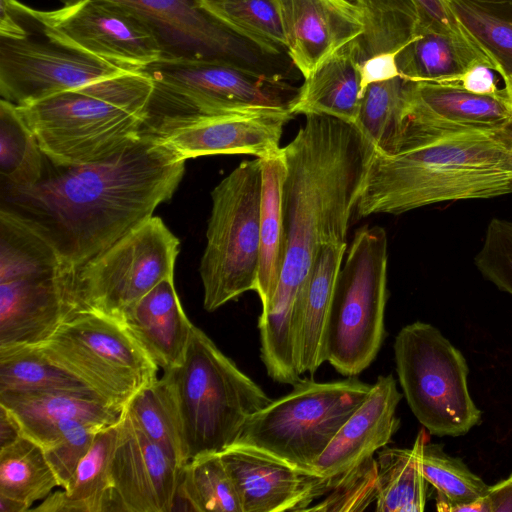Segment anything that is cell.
Masks as SVG:
<instances>
[{
  "mask_svg": "<svg viewBox=\"0 0 512 512\" xmlns=\"http://www.w3.org/2000/svg\"><path fill=\"white\" fill-rule=\"evenodd\" d=\"M71 271L62 265L0 282V347L42 343L73 314Z\"/></svg>",
  "mask_w": 512,
  "mask_h": 512,
  "instance_id": "obj_20",
  "label": "cell"
},
{
  "mask_svg": "<svg viewBox=\"0 0 512 512\" xmlns=\"http://www.w3.org/2000/svg\"><path fill=\"white\" fill-rule=\"evenodd\" d=\"M485 498L489 512H512V473L504 480L488 486Z\"/></svg>",
  "mask_w": 512,
  "mask_h": 512,
  "instance_id": "obj_47",
  "label": "cell"
},
{
  "mask_svg": "<svg viewBox=\"0 0 512 512\" xmlns=\"http://www.w3.org/2000/svg\"><path fill=\"white\" fill-rule=\"evenodd\" d=\"M261 163L260 256L255 292L261 300L262 308H265L275 294L283 265L282 190L286 163L282 149L261 158Z\"/></svg>",
  "mask_w": 512,
  "mask_h": 512,
  "instance_id": "obj_29",
  "label": "cell"
},
{
  "mask_svg": "<svg viewBox=\"0 0 512 512\" xmlns=\"http://www.w3.org/2000/svg\"><path fill=\"white\" fill-rule=\"evenodd\" d=\"M46 157L16 106L0 101V188L27 187L43 176Z\"/></svg>",
  "mask_w": 512,
  "mask_h": 512,
  "instance_id": "obj_35",
  "label": "cell"
},
{
  "mask_svg": "<svg viewBox=\"0 0 512 512\" xmlns=\"http://www.w3.org/2000/svg\"><path fill=\"white\" fill-rule=\"evenodd\" d=\"M447 2L502 79L512 77V6L486 7L467 0Z\"/></svg>",
  "mask_w": 512,
  "mask_h": 512,
  "instance_id": "obj_40",
  "label": "cell"
},
{
  "mask_svg": "<svg viewBox=\"0 0 512 512\" xmlns=\"http://www.w3.org/2000/svg\"><path fill=\"white\" fill-rule=\"evenodd\" d=\"M184 172L185 160L144 131L136 142L98 161L60 165L46 157L36 184L1 188L0 208L29 222L74 269L152 217Z\"/></svg>",
  "mask_w": 512,
  "mask_h": 512,
  "instance_id": "obj_2",
  "label": "cell"
},
{
  "mask_svg": "<svg viewBox=\"0 0 512 512\" xmlns=\"http://www.w3.org/2000/svg\"><path fill=\"white\" fill-rule=\"evenodd\" d=\"M492 71L490 66L477 63L462 74L454 85L478 95H501L505 91L497 87Z\"/></svg>",
  "mask_w": 512,
  "mask_h": 512,
  "instance_id": "obj_46",
  "label": "cell"
},
{
  "mask_svg": "<svg viewBox=\"0 0 512 512\" xmlns=\"http://www.w3.org/2000/svg\"><path fill=\"white\" fill-rule=\"evenodd\" d=\"M163 375L176 400L187 462L234 445L248 419L272 401L196 326L182 362Z\"/></svg>",
  "mask_w": 512,
  "mask_h": 512,
  "instance_id": "obj_5",
  "label": "cell"
},
{
  "mask_svg": "<svg viewBox=\"0 0 512 512\" xmlns=\"http://www.w3.org/2000/svg\"><path fill=\"white\" fill-rule=\"evenodd\" d=\"M200 262L203 306L212 312L255 291L260 256L261 158L242 161L211 192Z\"/></svg>",
  "mask_w": 512,
  "mask_h": 512,
  "instance_id": "obj_8",
  "label": "cell"
},
{
  "mask_svg": "<svg viewBox=\"0 0 512 512\" xmlns=\"http://www.w3.org/2000/svg\"><path fill=\"white\" fill-rule=\"evenodd\" d=\"M121 322L163 371L182 362L194 326L181 306L174 277L145 294Z\"/></svg>",
  "mask_w": 512,
  "mask_h": 512,
  "instance_id": "obj_24",
  "label": "cell"
},
{
  "mask_svg": "<svg viewBox=\"0 0 512 512\" xmlns=\"http://www.w3.org/2000/svg\"><path fill=\"white\" fill-rule=\"evenodd\" d=\"M202 9L238 34L276 52H287L279 0H198Z\"/></svg>",
  "mask_w": 512,
  "mask_h": 512,
  "instance_id": "obj_39",
  "label": "cell"
},
{
  "mask_svg": "<svg viewBox=\"0 0 512 512\" xmlns=\"http://www.w3.org/2000/svg\"><path fill=\"white\" fill-rule=\"evenodd\" d=\"M421 468L436 491V508L441 512H489L485 493L488 485L461 458L445 453L443 445L425 441Z\"/></svg>",
  "mask_w": 512,
  "mask_h": 512,
  "instance_id": "obj_32",
  "label": "cell"
},
{
  "mask_svg": "<svg viewBox=\"0 0 512 512\" xmlns=\"http://www.w3.org/2000/svg\"><path fill=\"white\" fill-rule=\"evenodd\" d=\"M141 71L153 86L147 123L247 111L293 114L299 93L283 78L218 61L160 59Z\"/></svg>",
  "mask_w": 512,
  "mask_h": 512,
  "instance_id": "obj_7",
  "label": "cell"
},
{
  "mask_svg": "<svg viewBox=\"0 0 512 512\" xmlns=\"http://www.w3.org/2000/svg\"><path fill=\"white\" fill-rule=\"evenodd\" d=\"M304 79L292 108L294 115L325 114L356 124L362 100L361 69L349 43Z\"/></svg>",
  "mask_w": 512,
  "mask_h": 512,
  "instance_id": "obj_26",
  "label": "cell"
},
{
  "mask_svg": "<svg viewBox=\"0 0 512 512\" xmlns=\"http://www.w3.org/2000/svg\"><path fill=\"white\" fill-rule=\"evenodd\" d=\"M475 4L486 7H505L512 6V0H467Z\"/></svg>",
  "mask_w": 512,
  "mask_h": 512,
  "instance_id": "obj_51",
  "label": "cell"
},
{
  "mask_svg": "<svg viewBox=\"0 0 512 512\" xmlns=\"http://www.w3.org/2000/svg\"><path fill=\"white\" fill-rule=\"evenodd\" d=\"M407 80L401 76L372 83L362 94L357 128L383 155L397 152L406 108Z\"/></svg>",
  "mask_w": 512,
  "mask_h": 512,
  "instance_id": "obj_37",
  "label": "cell"
},
{
  "mask_svg": "<svg viewBox=\"0 0 512 512\" xmlns=\"http://www.w3.org/2000/svg\"><path fill=\"white\" fill-rule=\"evenodd\" d=\"M220 455L239 494L242 512L305 511L335 486L330 478L253 446L232 445Z\"/></svg>",
  "mask_w": 512,
  "mask_h": 512,
  "instance_id": "obj_19",
  "label": "cell"
},
{
  "mask_svg": "<svg viewBox=\"0 0 512 512\" xmlns=\"http://www.w3.org/2000/svg\"><path fill=\"white\" fill-rule=\"evenodd\" d=\"M179 239L152 216L110 247L72 269L68 297L73 314L90 311L121 321L150 290L174 277Z\"/></svg>",
  "mask_w": 512,
  "mask_h": 512,
  "instance_id": "obj_11",
  "label": "cell"
},
{
  "mask_svg": "<svg viewBox=\"0 0 512 512\" xmlns=\"http://www.w3.org/2000/svg\"><path fill=\"white\" fill-rule=\"evenodd\" d=\"M288 55L304 78L364 30L351 0H279Z\"/></svg>",
  "mask_w": 512,
  "mask_h": 512,
  "instance_id": "obj_22",
  "label": "cell"
},
{
  "mask_svg": "<svg viewBox=\"0 0 512 512\" xmlns=\"http://www.w3.org/2000/svg\"><path fill=\"white\" fill-rule=\"evenodd\" d=\"M0 405L13 415L21 432L36 442L65 419L80 420L101 429L118 425L126 409L89 387L3 391Z\"/></svg>",
  "mask_w": 512,
  "mask_h": 512,
  "instance_id": "obj_23",
  "label": "cell"
},
{
  "mask_svg": "<svg viewBox=\"0 0 512 512\" xmlns=\"http://www.w3.org/2000/svg\"><path fill=\"white\" fill-rule=\"evenodd\" d=\"M347 248V243L322 246L301 291L296 345L301 375H313L326 361L328 318Z\"/></svg>",
  "mask_w": 512,
  "mask_h": 512,
  "instance_id": "obj_25",
  "label": "cell"
},
{
  "mask_svg": "<svg viewBox=\"0 0 512 512\" xmlns=\"http://www.w3.org/2000/svg\"><path fill=\"white\" fill-rule=\"evenodd\" d=\"M496 131L454 133L395 155L376 151L356 205L357 217L512 193V150Z\"/></svg>",
  "mask_w": 512,
  "mask_h": 512,
  "instance_id": "obj_3",
  "label": "cell"
},
{
  "mask_svg": "<svg viewBox=\"0 0 512 512\" xmlns=\"http://www.w3.org/2000/svg\"><path fill=\"white\" fill-rule=\"evenodd\" d=\"M0 95L16 106L41 101L130 71L58 43L32 25L12 0H1Z\"/></svg>",
  "mask_w": 512,
  "mask_h": 512,
  "instance_id": "obj_12",
  "label": "cell"
},
{
  "mask_svg": "<svg viewBox=\"0 0 512 512\" xmlns=\"http://www.w3.org/2000/svg\"><path fill=\"white\" fill-rule=\"evenodd\" d=\"M126 410L144 434L179 467L187 463L179 412L173 391L163 375L142 386Z\"/></svg>",
  "mask_w": 512,
  "mask_h": 512,
  "instance_id": "obj_34",
  "label": "cell"
},
{
  "mask_svg": "<svg viewBox=\"0 0 512 512\" xmlns=\"http://www.w3.org/2000/svg\"><path fill=\"white\" fill-rule=\"evenodd\" d=\"M427 441L424 430L410 448L384 447L378 452L377 512H422L425 510L429 483L421 468V452Z\"/></svg>",
  "mask_w": 512,
  "mask_h": 512,
  "instance_id": "obj_30",
  "label": "cell"
},
{
  "mask_svg": "<svg viewBox=\"0 0 512 512\" xmlns=\"http://www.w3.org/2000/svg\"><path fill=\"white\" fill-rule=\"evenodd\" d=\"M85 387L38 344L0 347V392Z\"/></svg>",
  "mask_w": 512,
  "mask_h": 512,
  "instance_id": "obj_38",
  "label": "cell"
},
{
  "mask_svg": "<svg viewBox=\"0 0 512 512\" xmlns=\"http://www.w3.org/2000/svg\"><path fill=\"white\" fill-rule=\"evenodd\" d=\"M184 502L192 511L242 512L239 494L220 453L198 456L182 468L172 511Z\"/></svg>",
  "mask_w": 512,
  "mask_h": 512,
  "instance_id": "obj_36",
  "label": "cell"
},
{
  "mask_svg": "<svg viewBox=\"0 0 512 512\" xmlns=\"http://www.w3.org/2000/svg\"><path fill=\"white\" fill-rule=\"evenodd\" d=\"M64 5L77 0H60ZM135 12L152 29L162 59L229 63L285 79L294 66L288 53L272 51L223 24L198 0H108Z\"/></svg>",
  "mask_w": 512,
  "mask_h": 512,
  "instance_id": "obj_14",
  "label": "cell"
},
{
  "mask_svg": "<svg viewBox=\"0 0 512 512\" xmlns=\"http://www.w3.org/2000/svg\"><path fill=\"white\" fill-rule=\"evenodd\" d=\"M292 386L248 419L234 445L253 446L314 473L315 462L372 385L347 377L330 382L300 378Z\"/></svg>",
  "mask_w": 512,
  "mask_h": 512,
  "instance_id": "obj_9",
  "label": "cell"
},
{
  "mask_svg": "<svg viewBox=\"0 0 512 512\" xmlns=\"http://www.w3.org/2000/svg\"><path fill=\"white\" fill-rule=\"evenodd\" d=\"M511 119L512 105L505 92L478 95L456 85L407 80L396 154L454 133L496 131Z\"/></svg>",
  "mask_w": 512,
  "mask_h": 512,
  "instance_id": "obj_17",
  "label": "cell"
},
{
  "mask_svg": "<svg viewBox=\"0 0 512 512\" xmlns=\"http://www.w3.org/2000/svg\"><path fill=\"white\" fill-rule=\"evenodd\" d=\"M293 116L281 111H247L161 118L148 122L144 131L185 161L220 154L263 158L281 150L283 128Z\"/></svg>",
  "mask_w": 512,
  "mask_h": 512,
  "instance_id": "obj_16",
  "label": "cell"
},
{
  "mask_svg": "<svg viewBox=\"0 0 512 512\" xmlns=\"http://www.w3.org/2000/svg\"><path fill=\"white\" fill-rule=\"evenodd\" d=\"M117 434L118 425L100 430L67 486L53 491L30 511L111 512L110 465Z\"/></svg>",
  "mask_w": 512,
  "mask_h": 512,
  "instance_id": "obj_28",
  "label": "cell"
},
{
  "mask_svg": "<svg viewBox=\"0 0 512 512\" xmlns=\"http://www.w3.org/2000/svg\"><path fill=\"white\" fill-rule=\"evenodd\" d=\"M393 349L403 395L430 434L457 437L479 425L466 359L436 327L421 321L402 327Z\"/></svg>",
  "mask_w": 512,
  "mask_h": 512,
  "instance_id": "obj_10",
  "label": "cell"
},
{
  "mask_svg": "<svg viewBox=\"0 0 512 512\" xmlns=\"http://www.w3.org/2000/svg\"><path fill=\"white\" fill-rule=\"evenodd\" d=\"M419 12V34L434 31L475 41L450 9L447 0H414Z\"/></svg>",
  "mask_w": 512,
  "mask_h": 512,
  "instance_id": "obj_44",
  "label": "cell"
},
{
  "mask_svg": "<svg viewBox=\"0 0 512 512\" xmlns=\"http://www.w3.org/2000/svg\"><path fill=\"white\" fill-rule=\"evenodd\" d=\"M397 55L398 53H384L368 58L360 64L362 94L364 89L372 83L400 76Z\"/></svg>",
  "mask_w": 512,
  "mask_h": 512,
  "instance_id": "obj_45",
  "label": "cell"
},
{
  "mask_svg": "<svg viewBox=\"0 0 512 512\" xmlns=\"http://www.w3.org/2000/svg\"><path fill=\"white\" fill-rule=\"evenodd\" d=\"M152 89L149 76L138 70L15 106L51 162L78 165L107 158L142 137Z\"/></svg>",
  "mask_w": 512,
  "mask_h": 512,
  "instance_id": "obj_4",
  "label": "cell"
},
{
  "mask_svg": "<svg viewBox=\"0 0 512 512\" xmlns=\"http://www.w3.org/2000/svg\"><path fill=\"white\" fill-rule=\"evenodd\" d=\"M347 249L328 318L326 361L343 376L356 377L375 360L385 337L386 231L365 225Z\"/></svg>",
  "mask_w": 512,
  "mask_h": 512,
  "instance_id": "obj_6",
  "label": "cell"
},
{
  "mask_svg": "<svg viewBox=\"0 0 512 512\" xmlns=\"http://www.w3.org/2000/svg\"><path fill=\"white\" fill-rule=\"evenodd\" d=\"M27 507L21 502L0 496V512H26Z\"/></svg>",
  "mask_w": 512,
  "mask_h": 512,
  "instance_id": "obj_49",
  "label": "cell"
},
{
  "mask_svg": "<svg viewBox=\"0 0 512 512\" xmlns=\"http://www.w3.org/2000/svg\"><path fill=\"white\" fill-rule=\"evenodd\" d=\"M497 138L510 150H512V119L501 129L495 132Z\"/></svg>",
  "mask_w": 512,
  "mask_h": 512,
  "instance_id": "obj_50",
  "label": "cell"
},
{
  "mask_svg": "<svg viewBox=\"0 0 512 512\" xmlns=\"http://www.w3.org/2000/svg\"><path fill=\"white\" fill-rule=\"evenodd\" d=\"M282 149L283 265L271 302L258 319L260 356L270 377L298 373L297 329L301 291L320 248L347 243L350 219L376 149L356 125L307 114Z\"/></svg>",
  "mask_w": 512,
  "mask_h": 512,
  "instance_id": "obj_1",
  "label": "cell"
},
{
  "mask_svg": "<svg viewBox=\"0 0 512 512\" xmlns=\"http://www.w3.org/2000/svg\"><path fill=\"white\" fill-rule=\"evenodd\" d=\"M376 496L377 462L371 456L342 475L322 501L309 506L305 511H364L376 501Z\"/></svg>",
  "mask_w": 512,
  "mask_h": 512,
  "instance_id": "obj_42",
  "label": "cell"
},
{
  "mask_svg": "<svg viewBox=\"0 0 512 512\" xmlns=\"http://www.w3.org/2000/svg\"><path fill=\"white\" fill-rule=\"evenodd\" d=\"M475 264L487 280L512 295L511 221L498 218L490 221Z\"/></svg>",
  "mask_w": 512,
  "mask_h": 512,
  "instance_id": "obj_43",
  "label": "cell"
},
{
  "mask_svg": "<svg viewBox=\"0 0 512 512\" xmlns=\"http://www.w3.org/2000/svg\"><path fill=\"white\" fill-rule=\"evenodd\" d=\"M100 430L103 429L80 420L65 419L55 424L38 442L59 480L60 488L67 486Z\"/></svg>",
  "mask_w": 512,
  "mask_h": 512,
  "instance_id": "obj_41",
  "label": "cell"
},
{
  "mask_svg": "<svg viewBox=\"0 0 512 512\" xmlns=\"http://www.w3.org/2000/svg\"><path fill=\"white\" fill-rule=\"evenodd\" d=\"M56 488L59 480L38 442L22 433L0 448V496L19 501L30 511Z\"/></svg>",
  "mask_w": 512,
  "mask_h": 512,
  "instance_id": "obj_33",
  "label": "cell"
},
{
  "mask_svg": "<svg viewBox=\"0 0 512 512\" xmlns=\"http://www.w3.org/2000/svg\"><path fill=\"white\" fill-rule=\"evenodd\" d=\"M38 345L95 392L121 407L157 378L159 367L124 324L103 314L76 312Z\"/></svg>",
  "mask_w": 512,
  "mask_h": 512,
  "instance_id": "obj_13",
  "label": "cell"
},
{
  "mask_svg": "<svg viewBox=\"0 0 512 512\" xmlns=\"http://www.w3.org/2000/svg\"><path fill=\"white\" fill-rule=\"evenodd\" d=\"M402 396L391 374L378 376L315 462L314 473L334 480L336 485L342 475L386 447L401 425L396 410Z\"/></svg>",
  "mask_w": 512,
  "mask_h": 512,
  "instance_id": "obj_21",
  "label": "cell"
},
{
  "mask_svg": "<svg viewBox=\"0 0 512 512\" xmlns=\"http://www.w3.org/2000/svg\"><path fill=\"white\" fill-rule=\"evenodd\" d=\"M22 434L13 415L0 405V448L14 441Z\"/></svg>",
  "mask_w": 512,
  "mask_h": 512,
  "instance_id": "obj_48",
  "label": "cell"
},
{
  "mask_svg": "<svg viewBox=\"0 0 512 512\" xmlns=\"http://www.w3.org/2000/svg\"><path fill=\"white\" fill-rule=\"evenodd\" d=\"M504 83H505V93H506V96L510 102V104L512 105V77H508L504 80Z\"/></svg>",
  "mask_w": 512,
  "mask_h": 512,
  "instance_id": "obj_52",
  "label": "cell"
},
{
  "mask_svg": "<svg viewBox=\"0 0 512 512\" xmlns=\"http://www.w3.org/2000/svg\"><path fill=\"white\" fill-rule=\"evenodd\" d=\"M400 76L408 81L454 85L470 67L484 63L495 65L472 40L449 34L424 31L397 55Z\"/></svg>",
  "mask_w": 512,
  "mask_h": 512,
  "instance_id": "obj_27",
  "label": "cell"
},
{
  "mask_svg": "<svg viewBox=\"0 0 512 512\" xmlns=\"http://www.w3.org/2000/svg\"><path fill=\"white\" fill-rule=\"evenodd\" d=\"M361 13L364 30L349 42L361 64L384 53H399L419 35V12L414 0H351Z\"/></svg>",
  "mask_w": 512,
  "mask_h": 512,
  "instance_id": "obj_31",
  "label": "cell"
},
{
  "mask_svg": "<svg viewBox=\"0 0 512 512\" xmlns=\"http://www.w3.org/2000/svg\"><path fill=\"white\" fill-rule=\"evenodd\" d=\"M110 473L112 511H172L182 468L144 434L126 409L118 424Z\"/></svg>",
  "mask_w": 512,
  "mask_h": 512,
  "instance_id": "obj_18",
  "label": "cell"
},
{
  "mask_svg": "<svg viewBox=\"0 0 512 512\" xmlns=\"http://www.w3.org/2000/svg\"><path fill=\"white\" fill-rule=\"evenodd\" d=\"M15 7L48 38L130 70L163 58L150 26L135 12L108 0H77L55 10Z\"/></svg>",
  "mask_w": 512,
  "mask_h": 512,
  "instance_id": "obj_15",
  "label": "cell"
}]
</instances>
